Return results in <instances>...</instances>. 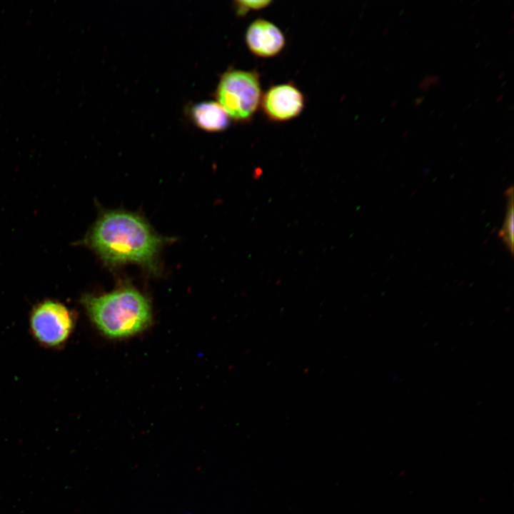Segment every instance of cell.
Here are the masks:
<instances>
[{
  "instance_id": "4",
  "label": "cell",
  "mask_w": 514,
  "mask_h": 514,
  "mask_svg": "<svg viewBox=\"0 0 514 514\" xmlns=\"http://www.w3.org/2000/svg\"><path fill=\"white\" fill-rule=\"evenodd\" d=\"M30 325L34 337L48 346H57L69 337L74 321L69 310L62 303L45 301L33 310Z\"/></svg>"
},
{
  "instance_id": "11",
  "label": "cell",
  "mask_w": 514,
  "mask_h": 514,
  "mask_svg": "<svg viewBox=\"0 0 514 514\" xmlns=\"http://www.w3.org/2000/svg\"><path fill=\"white\" fill-rule=\"evenodd\" d=\"M423 99H424V97H418V98H417V99H415V102H414V106H420V105L423 103Z\"/></svg>"
},
{
  "instance_id": "20",
  "label": "cell",
  "mask_w": 514,
  "mask_h": 514,
  "mask_svg": "<svg viewBox=\"0 0 514 514\" xmlns=\"http://www.w3.org/2000/svg\"><path fill=\"white\" fill-rule=\"evenodd\" d=\"M188 514V513H187Z\"/></svg>"
},
{
  "instance_id": "3",
  "label": "cell",
  "mask_w": 514,
  "mask_h": 514,
  "mask_svg": "<svg viewBox=\"0 0 514 514\" xmlns=\"http://www.w3.org/2000/svg\"><path fill=\"white\" fill-rule=\"evenodd\" d=\"M258 75L254 71L230 70L221 76L216 89L218 103L237 121L250 120L261 102Z\"/></svg>"
},
{
  "instance_id": "8",
  "label": "cell",
  "mask_w": 514,
  "mask_h": 514,
  "mask_svg": "<svg viewBox=\"0 0 514 514\" xmlns=\"http://www.w3.org/2000/svg\"><path fill=\"white\" fill-rule=\"evenodd\" d=\"M507 198L506 213L502 228L498 233L499 237L506 246L509 252L513 253L514 241V211H513V188H508L505 192Z\"/></svg>"
},
{
  "instance_id": "5",
  "label": "cell",
  "mask_w": 514,
  "mask_h": 514,
  "mask_svg": "<svg viewBox=\"0 0 514 514\" xmlns=\"http://www.w3.org/2000/svg\"><path fill=\"white\" fill-rule=\"evenodd\" d=\"M261 104L266 115L275 121L296 117L303 110L302 93L291 84L272 86L263 95Z\"/></svg>"
},
{
  "instance_id": "12",
  "label": "cell",
  "mask_w": 514,
  "mask_h": 514,
  "mask_svg": "<svg viewBox=\"0 0 514 514\" xmlns=\"http://www.w3.org/2000/svg\"><path fill=\"white\" fill-rule=\"evenodd\" d=\"M503 97V94H501L497 98V99H496L495 101H496V102H499V101L502 99Z\"/></svg>"
},
{
  "instance_id": "13",
  "label": "cell",
  "mask_w": 514,
  "mask_h": 514,
  "mask_svg": "<svg viewBox=\"0 0 514 514\" xmlns=\"http://www.w3.org/2000/svg\"><path fill=\"white\" fill-rule=\"evenodd\" d=\"M396 103H397V100L396 99L393 100L390 104V108H393L394 106H395Z\"/></svg>"
},
{
  "instance_id": "17",
  "label": "cell",
  "mask_w": 514,
  "mask_h": 514,
  "mask_svg": "<svg viewBox=\"0 0 514 514\" xmlns=\"http://www.w3.org/2000/svg\"><path fill=\"white\" fill-rule=\"evenodd\" d=\"M475 11L472 14V15L470 16V19H473V16H475Z\"/></svg>"
},
{
  "instance_id": "14",
  "label": "cell",
  "mask_w": 514,
  "mask_h": 514,
  "mask_svg": "<svg viewBox=\"0 0 514 514\" xmlns=\"http://www.w3.org/2000/svg\"><path fill=\"white\" fill-rule=\"evenodd\" d=\"M388 30H389V27H386V29L384 30V31L383 32V36L386 35Z\"/></svg>"
},
{
  "instance_id": "10",
  "label": "cell",
  "mask_w": 514,
  "mask_h": 514,
  "mask_svg": "<svg viewBox=\"0 0 514 514\" xmlns=\"http://www.w3.org/2000/svg\"><path fill=\"white\" fill-rule=\"evenodd\" d=\"M440 77L438 75L427 74L418 84V88L423 91H427L431 86L440 84Z\"/></svg>"
},
{
  "instance_id": "7",
  "label": "cell",
  "mask_w": 514,
  "mask_h": 514,
  "mask_svg": "<svg viewBox=\"0 0 514 514\" xmlns=\"http://www.w3.org/2000/svg\"><path fill=\"white\" fill-rule=\"evenodd\" d=\"M191 116L195 124L206 131H221L229 124V116L218 102L206 101L195 105Z\"/></svg>"
},
{
  "instance_id": "6",
  "label": "cell",
  "mask_w": 514,
  "mask_h": 514,
  "mask_svg": "<svg viewBox=\"0 0 514 514\" xmlns=\"http://www.w3.org/2000/svg\"><path fill=\"white\" fill-rule=\"evenodd\" d=\"M246 41L250 51L261 57L276 56L285 45L281 31L273 23L261 19L248 26Z\"/></svg>"
},
{
  "instance_id": "9",
  "label": "cell",
  "mask_w": 514,
  "mask_h": 514,
  "mask_svg": "<svg viewBox=\"0 0 514 514\" xmlns=\"http://www.w3.org/2000/svg\"><path fill=\"white\" fill-rule=\"evenodd\" d=\"M270 3L271 1H237L236 8L239 15H244L250 10H258L266 7Z\"/></svg>"
},
{
  "instance_id": "2",
  "label": "cell",
  "mask_w": 514,
  "mask_h": 514,
  "mask_svg": "<svg viewBox=\"0 0 514 514\" xmlns=\"http://www.w3.org/2000/svg\"><path fill=\"white\" fill-rule=\"evenodd\" d=\"M81 302L97 328L111 338L138 333L151 321L148 299L132 287H122L101 296L85 295Z\"/></svg>"
},
{
  "instance_id": "19",
  "label": "cell",
  "mask_w": 514,
  "mask_h": 514,
  "mask_svg": "<svg viewBox=\"0 0 514 514\" xmlns=\"http://www.w3.org/2000/svg\"><path fill=\"white\" fill-rule=\"evenodd\" d=\"M513 18H514V14H512V16H511V19H513Z\"/></svg>"
},
{
  "instance_id": "1",
  "label": "cell",
  "mask_w": 514,
  "mask_h": 514,
  "mask_svg": "<svg viewBox=\"0 0 514 514\" xmlns=\"http://www.w3.org/2000/svg\"><path fill=\"white\" fill-rule=\"evenodd\" d=\"M84 241L109 266L133 263L156 273L166 238L138 214L114 210L99 216Z\"/></svg>"
},
{
  "instance_id": "16",
  "label": "cell",
  "mask_w": 514,
  "mask_h": 514,
  "mask_svg": "<svg viewBox=\"0 0 514 514\" xmlns=\"http://www.w3.org/2000/svg\"><path fill=\"white\" fill-rule=\"evenodd\" d=\"M505 72H502L500 75L498 76V79H500L502 77L504 76Z\"/></svg>"
},
{
  "instance_id": "15",
  "label": "cell",
  "mask_w": 514,
  "mask_h": 514,
  "mask_svg": "<svg viewBox=\"0 0 514 514\" xmlns=\"http://www.w3.org/2000/svg\"><path fill=\"white\" fill-rule=\"evenodd\" d=\"M408 130H405V131H404V133H403V136H403V137H405V136H406L408 135Z\"/></svg>"
},
{
  "instance_id": "18",
  "label": "cell",
  "mask_w": 514,
  "mask_h": 514,
  "mask_svg": "<svg viewBox=\"0 0 514 514\" xmlns=\"http://www.w3.org/2000/svg\"><path fill=\"white\" fill-rule=\"evenodd\" d=\"M513 31V29H511V31L509 32L508 35H511Z\"/></svg>"
}]
</instances>
